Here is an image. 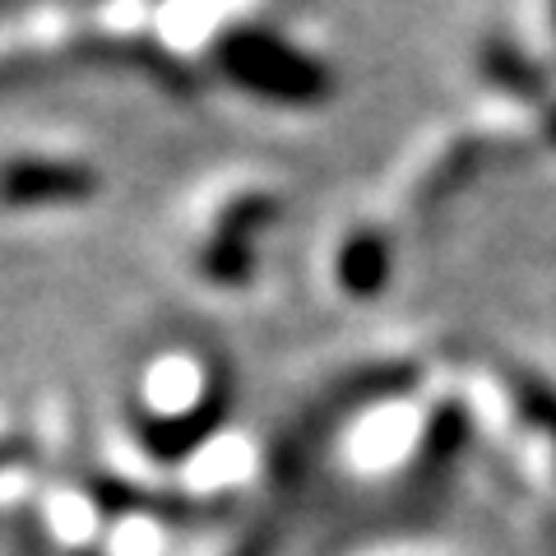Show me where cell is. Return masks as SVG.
<instances>
[{"label":"cell","instance_id":"6da1fadb","mask_svg":"<svg viewBox=\"0 0 556 556\" xmlns=\"http://www.w3.org/2000/svg\"><path fill=\"white\" fill-rule=\"evenodd\" d=\"M223 65L232 70L237 84H247V89L255 93H269V98H306L320 89V75L311 70L298 51L278 47L274 38H265V33H241V38L228 42V51H223Z\"/></svg>","mask_w":556,"mask_h":556},{"label":"cell","instance_id":"7a4b0ae2","mask_svg":"<svg viewBox=\"0 0 556 556\" xmlns=\"http://www.w3.org/2000/svg\"><path fill=\"white\" fill-rule=\"evenodd\" d=\"M89 190H93V172L79 163H14L0 172V200L10 204L84 200Z\"/></svg>","mask_w":556,"mask_h":556}]
</instances>
